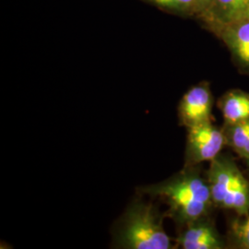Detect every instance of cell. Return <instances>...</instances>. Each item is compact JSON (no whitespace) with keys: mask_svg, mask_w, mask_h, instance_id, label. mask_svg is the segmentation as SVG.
Masks as SVG:
<instances>
[{"mask_svg":"<svg viewBox=\"0 0 249 249\" xmlns=\"http://www.w3.org/2000/svg\"><path fill=\"white\" fill-rule=\"evenodd\" d=\"M139 195L159 197L168 206L166 215L185 227L208 217L214 207L207 178L196 166H185L174 177L155 185L138 188Z\"/></svg>","mask_w":249,"mask_h":249,"instance_id":"6da1fadb","label":"cell"},{"mask_svg":"<svg viewBox=\"0 0 249 249\" xmlns=\"http://www.w3.org/2000/svg\"><path fill=\"white\" fill-rule=\"evenodd\" d=\"M246 161H247V164H248V166H249V160H246Z\"/></svg>","mask_w":249,"mask_h":249,"instance_id":"5bb4252c","label":"cell"},{"mask_svg":"<svg viewBox=\"0 0 249 249\" xmlns=\"http://www.w3.org/2000/svg\"><path fill=\"white\" fill-rule=\"evenodd\" d=\"M163 215L151 202L136 198L116 223L114 247L123 249H175L162 225Z\"/></svg>","mask_w":249,"mask_h":249,"instance_id":"7a4b0ae2","label":"cell"},{"mask_svg":"<svg viewBox=\"0 0 249 249\" xmlns=\"http://www.w3.org/2000/svg\"><path fill=\"white\" fill-rule=\"evenodd\" d=\"M216 32L234 58L242 66L249 69V18H240Z\"/></svg>","mask_w":249,"mask_h":249,"instance_id":"ba28073f","label":"cell"},{"mask_svg":"<svg viewBox=\"0 0 249 249\" xmlns=\"http://www.w3.org/2000/svg\"><path fill=\"white\" fill-rule=\"evenodd\" d=\"M186 165L197 166L217 158L226 144L225 133L213 122L187 127Z\"/></svg>","mask_w":249,"mask_h":249,"instance_id":"277c9868","label":"cell"},{"mask_svg":"<svg viewBox=\"0 0 249 249\" xmlns=\"http://www.w3.org/2000/svg\"><path fill=\"white\" fill-rule=\"evenodd\" d=\"M231 239L237 248L249 249V213L245 217H238L231 224Z\"/></svg>","mask_w":249,"mask_h":249,"instance_id":"7c38bea8","label":"cell"},{"mask_svg":"<svg viewBox=\"0 0 249 249\" xmlns=\"http://www.w3.org/2000/svg\"><path fill=\"white\" fill-rule=\"evenodd\" d=\"M223 237L208 217L196 220L184 227L175 239V249H225Z\"/></svg>","mask_w":249,"mask_h":249,"instance_id":"8992f818","label":"cell"},{"mask_svg":"<svg viewBox=\"0 0 249 249\" xmlns=\"http://www.w3.org/2000/svg\"><path fill=\"white\" fill-rule=\"evenodd\" d=\"M249 0H211L198 16L213 31L242 18Z\"/></svg>","mask_w":249,"mask_h":249,"instance_id":"52a82bcc","label":"cell"},{"mask_svg":"<svg viewBox=\"0 0 249 249\" xmlns=\"http://www.w3.org/2000/svg\"><path fill=\"white\" fill-rule=\"evenodd\" d=\"M206 178L214 207L232 211L238 217L249 213V181L231 157L220 154L212 160Z\"/></svg>","mask_w":249,"mask_h":249,"instance_id":"3957f363","label":"cell"},{"mask_svg":"<svg viewBox=\"0 0 249 249\" xmlns=\"http://www.w3.org/2000/svg\"><path fill=\"white\" fill-rule=\"evenodd\" d=\"M219 106L226 125L249 119V93L242 90H231L223 95Z\"/></svg>","mask_w":249,"mask_h":249,"instance_id":"9c48e42d","label":"cell"},{"mask_svg":"<svg viewBox=\"0 0 249 249\" xmlns=\"http://www.w3.org/2000/svg\"><path fill=\"white\" fill-rule=\"evenodd\" d=\"M160 9L183 15H198L202 9L200 0H144Z\"/></svg>","mask_w":249,"mask_h":249,"instance_id":"8fae6325","label":"cell"},{"mask_svg":"<svg viewBox=\"0 0 249 249\" xmlns=\"http://www.w3.org/2000/svg\"><path fill=\"white\" fill-rule=\"evenodd\" d=\"M213 97L208 82L191 87L183 95L178 106L180 124L190 127L212 122Z\"/></svg>","mask_w":249,"mask_h":249,"instance_id":"5b68a950","label":"cell"},{"mask_svg":"<svg viewBox=\"0 0 249 249\" xmlns=\"http://www.w3.org/2000/svg\"><path fill=\"white\" fill-rule=\"evenodd\" d=\"M226 144L231 146L241 158L249 160V119L237 124L227 125Z\"/></svg>","mask_w":249,"mask_h":249,"instance_id":"30bf717a","label":"cell"},{"mask_svg":"<svg viewBox=\"0 0 249 249\" xmlns=\"http://www.w3.org/2000/svg\"><path fill=\"white\" fill-rule=\"evenodd\" d=\"M241 18H249V3L248 7H247V9H245L244 14H243V16H242Z\"/></svg>","mask_w":249,"mask_h":249,"instance_id":"4fadbf2b","label":"cell"}]
</instances>
